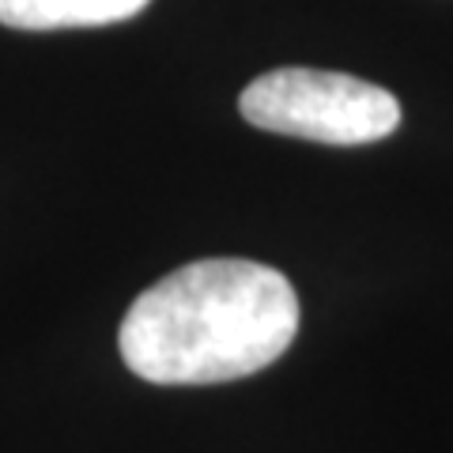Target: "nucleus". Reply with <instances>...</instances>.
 Instances as JSON below:
<instances>
[{
  "mask_svg": "<svg viewBox=\"0 0 453 453\" xmlns=\"http://www.w3.org/2000/svg\"><path fill=\"white\" fill-rule=\"evenodd\" d=\"M291 280L242 257L181 265L121 321L125 366L155 386H219L273 366L299 336Z\"/></svg>",
  "mask_w": 453,
  "mask_h": 453,
  "instance_id": "obj_1",
  "label": "nucleus"
},
{
  "mask_svg": "<svg viewBox=\"0 0 453 453\" xmlns=\"http://www.w3.org/2000/svg\"><path fill=\"white\" fill-rule=\"evenodd\" d=\"M238 110L253 129L333 148L374 144L401 125V103L386 88L325 68H273L242 91Z\"/></svg>",
  "mask_w": 453,
  "mask_h": 453,
  "instance_id": "obj_2",
  "label": "nucleus"
},
{
  "mask_svg": "<svg viewBox=\"0 0 453 453\" xmlns=\"http://www.w3.org/2000/svg\"><path fill=\"white\" fill-rule=\"evenodd\" d=\"M151 0H0V23L12 31L110 27L140 16Z\"/></svg>",
  "mask_w": 453,
  "mask_h": 453,
  "instance_id": "obj_3",
  "label": "nucleus"
}]
</instances>
